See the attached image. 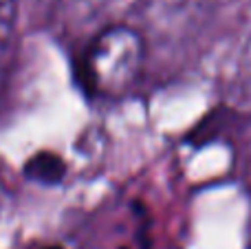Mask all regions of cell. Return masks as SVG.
Returning <instances> with one entry per match:
<instances>
[{
	"instance_id": "1",
	"label": "cell",
	"mask_w": 251,
	"mask_h": 249,
	"mask_svg": "<svg viewBox=\"0 0 251 249\" xmlns=\"http://www.w3.org/2000/svg\"><path fill=\"white\" fill-rule=\"evenodd\" d=\"M146 62V42L128 25H110L93 38L84 55V86L97 97H122L137 84Z\"/></svg>"
},
{
	"instance_id": "2",
	"label": "cell",
	"mask_w": 251,
	"mask_h": 249,
	"mask_svg": "<svg viewBox=\"0 0 251 249\" xmlns=\"http://www.w3.org/2000/svg\"><path fill=\"white\" fill-rule=\"evenodd\" d=\"M207 0H148V13L154 26L178 29L199 18Z\"/></svg>"
},
{
	"instance_id": "3",
	"label": "cell",
	"mask_w": 251,
	"mask_h": 249,
	"mask_svg": "<svg viewBox=\"0 0 251 249\" xmlns=\"http://www.w3.org/2000/svg\"><path fill=\"white\" fill-rule=\"evenodd\" d=\"M18 0H0V57L7 51L11 33L16 29Z\"/></svg>"
}]
</instances>
